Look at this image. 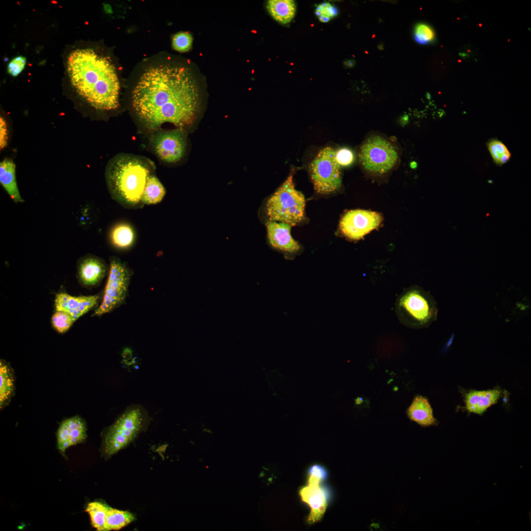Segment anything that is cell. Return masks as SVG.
Instances as JSON below:
<instances>
[{"label":"cell","instance_id":"8d00e7d4","mask_svg":"<svg viewBox=\"0 0 531 531\" xmlns=\"http://www.w3.org/2000/svg\"><path fill=\"white\" fill-rule=\"evenodd\" d=\"M331 19V18L324 15H322L319 17L320 21L323 23H327L329 22Z\"/></svg>","mask_w":531,"mask_h":531},{"label":"cell","instance_id":"603a6c76","mask_svg":"<svg viewBox=\"0 0 531 531\" xmlns=\"http://www.w3.org/2000/svg\"><path fill=\"white\" fill-rule=\"evenodd\" d=\"M166 190L159 179L154 175L148 178L144 191L142 200L145 205H155L161 202Z\"/></svg>","mask_w":531,"mask_h":531},{"label":"cell","instance_id":"1f68e13d","mask_svg":"<svg viewBox=\"0 0 531 531\" xmlns=\"http://www.w3.org/2000/svg\"><path fill=\"white\" fill-rule=\"evenodd\" d=\"M338 13L337 8L327 2H323L318 5L315 10V14L318 17L324 15L332 18L336 16Z\"/></svg>","mask_w":531,"mask_h":531},{"label":"cell","instance_id":"30bf717a","mask_svg":"<svg viewBox=\"0 0 531 531\" xmlns=\"http://www.w3.org/2000/svg\"><path fill=\"white\" fill-rule=\"evenodd\" d=\"M382 221L381 214L362 209L351 210L346 213L340 222V229L347 237L358 240L377 228Z\"/></svg>","mask_w":531,"mask_h":531},{"label":"cell","instance_id":"2e32d148","mask_svg":"<svg viewBox=\"0 0 531 531\" xmlns=\"http://www.w3.org/2000/svg\"><path fill=\"white\" fill-rule=\"evenodd\" d=\"M266 229L269 243L273 247L290 253L296 252L299 249L298 242L291 235L290 225L269 221L266 223Z\"/></svg>","mask_w":531,"mask_h":531},{"label":"cell","instance_id":"8992f818","mask_svg":"<svg viewBox=\"0 0 531 531\" xmlns=\"http://www.w3.org/2000/svg\"><path fill=\"white\" fill-rule=\"evenodd\" d=\"M148 417L147 411L138 405L127 407L106 432L104 450L112 456L130 443L141 431Z\"/></svg>","mask_w":531,"mask_h":531},{"label":"cell","instance_id":"836d02e7","mask_svg":"<svg viewBox=\"0 0 531 531\" xmlns=\"http://www.w3.org/2000/svg\"><path fill=\"white\" fill-rule=\"evenodd\" d=\"M309 474L313 475L322 481L325 480L327 477V472L324 467L318 465L311 466L309 470Z\"/></svg>","mask_w":531,"mask_h":531},{"label":"cell","instance_id":"d6986e66","mask_svg":"<svg viewBox=\"0 0 531 531\" xmlns=\"http://www.w3.org/2000/svg\"><path fill=\"white\" fill-rule=\"evenodd\" d=\"M16 166L14 162L6 158L0 163V182L12 200L16 203L24 202L17 183Z\"/></svg>","mask_w":531,"mask_h":531},{"label":"cell","instance_id":"e0dca14e","mask_svg":"<svg viewBox=\"0 0 531 531\" xmlns=\"http://www.w3.org/2000/svg\"><path fill=\"white\" fill-rule=\"evenodd\" d=\"M500 396L501 392L498 389L471 391L465 397L467 410L470 413L481 414L497 403Z\"/></svg>","mask_w":531,"mask_h":531},{"label":"cell","instance_id":"ffe728a7","mask_svg":"<svg viewBox=\"0 0 531 531\" xmlns=\"http://www.w3.org/2000/svg\"><path fill=\"white\" fill-rule=\"evenodd\" d=\"M15 391L14 371L9 363L0 361V409L2 410L10 402Z\"/></svg>","mask_w":531,"mask_h":531},{"label":"cell","instance_id":"9c48e42d","mask_svg":"<svg viewBox=\"0 0 531 531\" xmlns=\"http://www.w3.org/2000/svg\"><path fill=\"white\" fill-rule=\"evenodd\" d=\"M359 157L366 170L383 174L395 165L398 154L390 142L380 136H374L368 138L362 145Z\"/></svg>","mask_w":531,"mask_h":531},{"label":"cell","instance_id":"f35d334b","mask_svg":"<svg viewBox=\"0 0 531 531\" xmlns=\"http://www.w3.org/2000/svg\"><path fill=\"white\" fill-rule=\"evenodd\" d=\"M363 402V399L361 397H358L355 400V403L356 405H360Z\"/></svg>","mask_w":531,"mask_h":531},{"label":"cell","instance_id":"f1b7e54d","mask_svg":"<svg viewBox=\"0 0 531 531\" xmlns=\"http://www.w3.org/2000/svg\"><path fill=\"white\" fill-rule=\"evenodd\" d=\"M193 42L192 35L187 32H179L176 34L172 39L173 48L180 52L188 51Z\"/></svg>","mask_w":531,"mask_h":531},{"label":"cell","instance_id":"ac0fdd59","mask_svg":"<svg viewBox=\"0 0 531 531\" xmlns=\"http://www.w3.org/2000/svg\"><path fill=\"white\" fill-rule=\"evenodd\" d=\"M409 418L421 426L436 425L432 408L427 399L420 395L416 396L407 411Z\"/></svg>","mask_w":531,"mask_h":531},{"label":"cell","instance_id":"4dcf8cb0","mask_svg":"<svg viewBox=\"0 0 531 531\" xmlns=\"http://www.w3.org/2000/svg\"><path fill=\"white\" fill-rule=\"evenodd\" d=\"M335 159L340 166H347L353 162L354 155L351 150L344 148L335 151Z\"/></svg>","mask_w":531,"mask_h":531},{"label":"cell","instance_id":"52a82bcc","mask_svg":"<svg viewBox=\"0 0 531 531\" xmlns=\"http://www.w3.org/2000/svg\"><path fill=\"white\" fill-rule=\"evenodd\" d=\"M132 274V270L124 262L115 256L110 257L108 277L103 297L93 316H102L110 313L125 302Z\"/></svg>","mask_w":531,"mask_h":531},{"label":"cell","instance_id":"cb8c5ba5","mask_svg":"<svg viewBox=\"0 0 531 531\" xmlns=\"http://www.w3.org/2000/svg\"><path fill=\"white\" fill-rule=\"evenodd\" d=\"M134 520L135 517L131 513L109 506L106 515L105 531L119 530Z\"/></svg>","mask_w":531,"mask_h":531},{"label":"cell","instance_id":"7c38bea8","mask_svg":"<svg viewBox=\"0 0 531 531\" xmlns=\"http://www.w3.org/2000/svg\"><path fill=\"white\" fill-rule=\"evenodd\" d=\"M307 485L302 487L299 491L302 501L310 507L311 512L307 522L310 524L319 521L326 510L328 494L322 487L320 478L309 474Z\"/></svg>","mask_w":531,"mask_h":531},{"label":"cell","instance_id":"5bb4252c","mask_svg":"<svg viewBox=\"0 0 531 531\" xmlns=\"http://www.w3.org/2000/svg\"><path fill=\"white\" fill-rule=\"evenodd\" d=\"M99 296H73L66 293L57 294L55 299L56 311L65 312L76 321L96 305Z\"/></svg>","mask_w":531,"mask_h":531},{"label":"cell","instance_id":"d6a6232c","mask_svg":"<svg viewBox=\"0 0 531 531\" xmlns=\"http://www.w3.org/2000/svg\"><path fill=\"white\" fill-rule=\"evenodd\" d=\"M0 148L2 149L7 145L8 132L6 122L1 117L0 119Z\"/></svg>","mask_w":531,"mask_h":531},{"label":"cell","instance_id":"5b68a950","mask_svg":"<svg viewBox=\"0 0 531 531\" xmlns=\"http://www.w3.org/2000/svg\"><path fill=\"white\" fill-rule=\"evenodd\" d=\"M305 199L295 187L292 172L268 200L266 208L269 221L295 226L304 216Z\"/></svg>","mask_w":531,"mask_h":531},{"label":"cell","instance_id":"4fadbf2b","mask_svg":"<svg viewBox=\"0 0 531 531\" xmlns=\"http://www.w3.org/2000/svg\"><path fill=\"white\" fill-rule=\"evenodd\" d=\"M87 426L85 420L79 415L66 418L59 425L57 432V447L62 454L66 449L85 442Z\"/></svg>","mask_w":531,"mask_h":531},{"label":"cell","instance_id":"74e56055","mask_svg":"<svg viewBox=\"0 0 531 531\" xmlns=\"http://www.w3.org/2000/svg\"><path fill=\"white\" fill-rule=\"evenodd\" d=\"M104 9L106 12H107L108 13H110L112 12V7H111V5H109V4H105L104 5Z\"/></svg>","mask_w":531,"mask_h":531},{"label":"cell","instance_id":"d590c367","mask_svg":"<svg viewBox=\"0 0 531 531\" xmlns=\"http://www.w3.org/2000/svg\"><path fill=\"white\" fill-rule=\"evenodd\" d=\"M344 64L346 67L351 68V67H354L355 65V61L354 60L348 59V60H346V61H345L344 62Z\"/></svg>","mask_w":531,"mask_h":531},{"label":"cell","instance_id":"9a60e30c","mask_svg":"<svg viewBox=\"0 0 531 531\" xmlns=\"http://www.w3.org/2000/svg\"><path fill=\"white\" fill-rule=\"evenodd\" d=\"M108 270L107 266L103 259L88 255L79 261L77 275L82 284L86 287H92L101 283Z\"/></svg>","mask_w":531,"mask_h":531},{"label":"cell","instance_id":"277c9868","mask_svg":"<svg viewBox=\"0 0 531 531\" xmlns=\"http://www.w3.org/2000/svg\"><path fill=\"white\" fill-rule=\"evenodd\" d=\"M395 311L406 326L421 328L429 326L437 318L436 302L429 292L413 286L405 289L395 302Z\"/></svg>","mask_w":531,"mask_h":531},{"label":"cell","instance_id":"83f0119b","mask_svg":"<svg viewBox=\"0 0 531 531\" xmlns=\"http://www.w3.org/2000/svg\"><path fill=\"white\" fill-rule=\"evenodd\" d=\"M76 320L69 314L57 311L52 317V324L53 327L59 333L66 332Z\"/></svg>","mask_w":531,"mask_h":531},{"label":"cell","instance_id":"ba28073f","mask_svg":"<svg viewBox=\"0 0 531 531\" xmlns=\"http://www.w3.org/2000/svg\"><path fill=\"white\" fill-rule=\"evenodd\" d=\"M315 190L322 194L338 190L341 185L340 166L335 159V151L330 147L321 149L310 166Z\"/></svg>","mask_w":531,"mask_h":531},{"label":"cell","instance_id":"f546056e","mask_svg":"<svg viewBox=\"0 0 531 531\" xmlns=\"http://www.w3.org/2000/svg\"><path fill=\"white\" fill-rule=\"evenodd\" d=\"M26 64V58L18 56L13 59L7 65V72L13 77L17 76L24 69Z\"/></svg>","mask_w":531,"mask_h":531},{"label":"cell","instance_id":"8fae6325","mask_svg":"<svg viewBox=\"0 0 531 531\" xmlns=\"http://www.w3.org/2000/svg\"><path fill=\"white\" fill-rule=\"evenodd\" d=\"M152 144L157 156L167 163L179 161L184 154L186 140L180 128L159 131L152 137Z\"/></svg>","mask_w":531,"mask_h":531},{"label":"cell","instance_id":"7402d4cb","mask_svg":"<svg viewBox=\"0 0 531 531\" xmlns=\"http://www.w3.org/2000/svg\"><path fill=\"white\" fill-rule=\"evenodd\" d=\"M110 239L115 247L120 249H128L134 243L135 231L129 223L120 222L114 225L111 229Z\"/></svg>","mask_w":531,"mask_h":531},{"label":"cell","instance_id":"4316f807","mask_svg":"<svg viewBox=\"0 0 531 531\" xmlns=\"http://www.w3.org/2000/svg\"><path fill=\"white\" fill-rule=\"evenodd\" d=\"M413 37L419 44L427 45L432 42L435 38V33L432 28L426 23L417 24L414 28Z\"/></svg>","mask_w":531,"mask_h":531},{"label":"cell","instance_id":"6da1fadb","mask_svg":"<svg viewBox=\"0 0 531 531\" xmlns=\"http://www.w3.org/2000/svg\"><path fill=\"white\" fill-rule=\"evenodd\" d=\"M199 105L196 83L185 67L161 65L142 75L132 92V106L140 120L155 130L163 123L182 127L194 121Z\"/></svg>","mask_w":531,"mask_h":531},{"label":"cell","instance_id":"3957f363","mask_svg":"<svg viewBox=\"0 0 531 531\" xmlns=\"http://www.w3.org/2000/svg\"><path fill=\"white\" fill-rule=\"evenodd\" d=\"M154 170L153 163L144 158L129 154L116 156L108 164L105 173L112 198L124 208H143L145 186Z\"/></svg>","mask_w":531,"mask_h":531},{"label":"cell","instance_id":"e575fe53","mask_svg":"<svg viewBox=\"0 0 531 531\" xmlns=\"http://www.w3.org/2000/svg\"><path fill=\"white\" fill-rule=\"evenodd\" d=\"M122 357L125 364L128 365L133 362L132 351L129 348H126L123 350Z\"/></svg>","mask_w":531,"mask_h":531},{"label":"cell","instance_id":"7a4b0ae2","mask_svg":"<svg viewBox=\"0 0 531 531\" xmlns=\"http://www.w3.org/2000/svg\"><path fill=\"white\" fill-rule=\"evenodd\" d=\"M66 64L71 85L90 105L103 111L119 106V80L107 58L90 49H77L69 55Z\"/></svg>","mask_w":531,"mask_h":531},{"label":"cell","instance_id":"44dd1931","mask_svg":"<svg viewBox=\"0 0 531 531\" xmlns=\"http://www.w3.org/2000/svg\"><path fill=\"white\" fill-rule=\"evenodd\" d=\"M266 8L276 21L286 24L294 18L296 5L292 0H270L267 2Z\"/></svg>","mask_w":531,"mask_h":531},{"label":"cell","instance_id":"d4e9b609","mask_svg":"<svg viewBox=\"0 0 531 531\" xmlns=\"http://www.w3.org/2000/svg\"><path fill=\"white\" fill-rule=\"evenodd\" d=\"M109 506L100 502H89L85 511L89 514L92 526L98 531H105L107 512Z\"/></svg>","mask_w":531,"mask_h":531},{"label":"cell","instance_id":"484cf974","mask_svg":"<svg viewBox=\"0 0 531 531\" xmlns=\"http://www.w3.org/2000/svg\"><path fill=\"white\" fill-rule=\"evenodd\" d=\"M488 149L494 162L499 165L506 163L510 158L511 154L506 147L501 141L497 140L490 141L487 145Z\"/></svg>","mask_w":531,"mask_h":531}]
</instances>
